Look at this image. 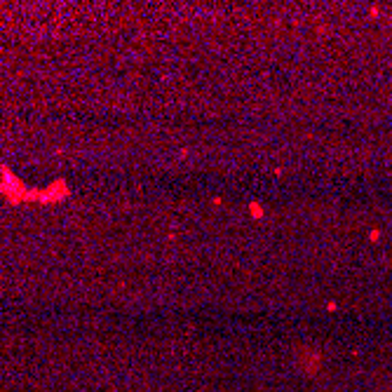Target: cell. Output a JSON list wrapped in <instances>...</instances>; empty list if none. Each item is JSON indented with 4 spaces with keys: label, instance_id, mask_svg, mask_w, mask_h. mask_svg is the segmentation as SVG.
Segmentation results:
<instances>
[{
    "label": "cell",
    "instance_id": "4",
    "mask_svg": "<svg viewBox=\"0 0 392 392\" xmlns=\"http://www.w3.org/2000/svg\"><path fill=\"white\" fill-rule=\"evenodd\" d=\"M249 212H252L254 218H261V216H263V207H261L259 202H252V205H249Z\"/></svg>",
    "mask_w": 392,
    "mask_h": 392
},
{
    "label": "cell",
    "instance_id": "1",
    "mask_svg": "<svg viewBox=\"0 0 392 392\" xmlns=\"http://www.w3.org/2000/svg\"><path fill=\"white\" fill-rule=\"evenodd\" d=\"M0 195L10 200L12 205H24V202H40V191L26 188L19 176H15L8 167L0 169Z\"/></svg>",
    "mask_w": 392,
    "mask_h": 392
},
{
    "label": "cell",
    "instance_id": "2",
    "mask_svg": "<svg viewBox=\"0 0 392 392\" xmlns=\"http://www.w3.org/2000/svg\"><path fill=\"white\" fill-rule=\"evenodd\" d=\"M296 366H299L301 371L315 376V373L322 369V353L315 350V348L301 346L299 350H296Z\"/></svg>",
    "mask_w": 392,
    "mask_h": 392
},
{
    "label": "cell",
    "instance_id": "3",
    "mask_svg": "<svg viewBox=\"0 0 392 392\" xmlns=\"http://www.w3.org/2000/svg\"><path fill=\"white\" fill-rule=\"evenodd\" d=\"M68 195H71V188H68L66 179H57V181H52L50 186L40 188V202H38V205H57V202L66 200Z\"/></svg>",
    "mask_w": 392,
    "mask_h": 392
}]
</instances>
